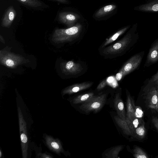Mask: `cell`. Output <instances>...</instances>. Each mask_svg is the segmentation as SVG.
Wrapping results in <instances>:
<instances>
[{"mask_svg":"<svg viewBox=\"0 0 158 158\" xmlns=\"http://www.w3.org/2000/svg\"><path fill=\"white\" fill-rule=\"evenodd\" d=\"M80 18L76 13L69 12L63 11L60 12L58 15V20L69 27L73 26L75 23Z\"/></svg>","mask_w":158,"mask_h":158,"instance_id":"7","label":"cell"},{"mask_svg":"<svg viewBox=\"0 0 158 158\" xmlns=\"http://www.w3.org/2000/svg\"><path fill=\"white\" fill-rule=\"evenodd\" d=\"M135 131L136 135L140 138H144L146 135V129L143 124L136 128Z\"/></svg>","mask_w":158,"mask_h":158,"instance_id":"21","label":"cell"},{"mask_svg":"<svg viewBox=\"0 0 158 158\" xmlns=\"http://www.w3.org/2000/svg\"><path fill=\"white\" fill-rule=\"evenodd\" d=\"M106 82L105 80H103L98 85L97 87L98 90H101L103 89L106 85Z\"/></svg>","mask_w":158,"mask_h":158,"instance_id":"24","label":"cell"},{"mask_svg":"<svg viewBox=\"0 0 158 158\" xmlns=\"http://www.w3.org/2000/svg\"><path fill=\"white\" fill-rule=\"evenodd\" d=\"M0 63L8 67L13 68L22 63V57L9 52L0 51Z\"/></svg>","mask_w":158,"mask_h":158,"instance_id":"4","label":"cell"},{"mask_svg":"<svg viewBox=\"0 0 158 158\" xmlns=\"http://www.w3.org/2000/svg\"><path fill=\"white\" fill-rule=\"evenodd\" d=\"M135 106L133 100L130 95L128 94L127 97L126 120L131 122L135 118Z\"/></svg>","mask_w":158,"mask_h":158,"instance_id":"13","label":"cell"},{"mask_svg":"<svg viewBox=\"0 0 158 158\" xmlns=\"http://www.w3.org/2000/svg\"><path fill=\"white\" fill-rule=\"evenodd\" d=\"M157 96L158 97V89H157Z\"/></svg>","mask_w":158,"mask_h":158,"instance_id":"30","label":"cell"},{"mask_svg":"<svg viewBox=\"0 0 158 158\" xmlns=\"http://www.w3.org/2000/svg\"><path fill=\"white\" fill-rule=\"evenodd\" d=\"M143 112L140 107L135 106V117L140 118L143 116Z\"/></svg>","mask_w":158,"mask_h":158,"instance_id":"22","label":"cell"},{"mask_svg":"<svg viewBox=\"0 0 158 158\" xmlns=\"http://www.w3.org/2000/svg\"><path fill=\"white\" fill-rule=\"evenodd\" d=\"M16 15V12L13 6H9L2 18L1 26L5 27H10L15 19Z\"/></svg>","mask_w":158,"mask_h":158,"instance_id":"9","label":"cell"},{"mask_svg":"<svg viewBox=\"0 0 158 158\" xmlns=\"http://www.w3.org/2000/svg\"><path fill=\"white\" fill-rule=\"evenodd\" d=\"M144 97L148 107L158 111V97L157 89L153 87L148 86L144 93Z\"/></svg>","mask_w":158,"mask_h":158,"instance_id":"6","label":"cell"},{"mask_svg":"<svg viewBox=\"0 0 158 158\" xmlns=\"http://www.w3.org/2000/svg\"><path fill=\"white\" fill-rule=\"evenodd\" d=\"M20 3L33 7H37L42 6L41 2L38 0H16Z\"/></svg>","mask_w":158,"mask_h":158,"instance_id":"18","label":"cell"},{"mask_svg":"<svg viewBox=\"0 0 158 158\" xmlns=\"http://www.w3.org/2000/svg\"><path fill=\"white\" fill-rule=\"evenodd\" d=\"M54 1H55L57 2H59L62 3H67V0H53Z\"/></svg>","mask_w":158,"mask_h":158,"instance_id":"29","label":"cell"},{"mask_svg":"<svg viewBox=\"0 0 158 158\" xmlns=\"http://www.w3.org/2000/svg\"><path fill=\"white\" fill-rule=\"evenodd\" d=\"M152 9L154 11H158V4L154 5L152 7Z\"/></svg>","mask_w":158,"mask_h":158,"instance_id":"28","label":"cell"},{"mask_svg":"<svg viewBox=\"0 0 158 158\" xmlns=\"http://www.w3.org/2000/svg\"><path fill=\"white\" fill-rule=\"evenodd\" d=\"M134 156L136 158H148L146 153L139 147H136L134 150Z\"/></svg>","mask_w":158,"mask_h":158,"instance_id":"19","label":"cell"},{"mask_svg":"<svg viewBox=\"0 0 158 158\" xmlns=\"http://www.w3.org/2000/svg\"><path fill=\"white\" fill-rule=\"evenodd\" d=\"M123 77H124L123 72V70L121 69L118 73L116 74L115 78L117 81H119Z\"/></svg>","mask_w":158,"mask_h":158,"instance_id":"23","label":"cell"},{"mask_svg":"<svg viewBox=\"0 0 158 158\" xmlns=\"http://www.w3.org/2000/svg\"><path fill=\"white\" fill-rule=\"evenodd\" d=\"M143 52L138 53L130 58L121 69L123 72L124 77L136 69L140 65L143 56Z\"/></svg>","mask_w":158,"mask_h":158,"instance_id":"5","label":"cell"},{"mask_svg":"<svg viewBox=\"0 0 158 158\" xmlns=\"http://www.w3.org/2000/svg\"><path fill=\"white\" fill-rule=\"evenodd\" d=\"M61 68L62 72L67 75H75L80 73L83 68L79 63H76L73 61H69L62 63Z\"/></svg>","mask_w":158,"mask_h":158,"instance_id":"8","label":"cell"},{"mask_svg":"<svg viewBox=\"0 0 158 158\" xmlns=\"http://www.w3.org/2000/svg\"><path fill=\"white\" fill-rule=\"evenodd\" d=\"M118 125L122 128L127 135H131L133 133L130 126L131 122L126 119H123L120 118L116 117L114 118Z\"/></svg>","mask_w":158,"mask_h":158,"instance_id":"14","label":"cell"},{"mask_svg":"<svg viewBox=\"0 0 158 158\" xmlns=\"http://www.w3.org/2000/svg\"><path fill=\"white\" fill-rule=\"evenodd\" d=\"M152 121L155 127L158 130V118L156 117H153Z\"/></svg>","mask_w":158,"mask_h":158,"instance_id":"25","label":"cell"},{"mask_svg":"<svg viewBox=\"0 0 158 158\" xmlns=\"http://www.w3.org/2000/svg\"><path fill=\"white\" fill-rule=\"evenodd\" d=\"M92 82H84L72 85L67 88L64 91L65 94H72L86 89L92 85Z\"/></svg>","mask_w":158,"mask_h":158,"instance_id":"11","label":"cell"},{"mask_svg":"<svg viewBox=\"0 0 158 158\" xmlns=\"http://www.w3.org/2000/svg\"><path fill=\"white\" fill-rule=\"evenodd\" d=\"M116 8V5L114 4L105 6L99 9L96 12L95 16L97 18L103 16L113 11Z\"/></svg>","mask_w":158,"mask_h":158,"instance_id":"15","label":"cell"},{"mask_svg":"<svg viewBox=\"0 0 158 158\" xmlns=\"http://www.w3.org/2000/svg\"><path fill=\"white\" fill-rule=\"evenodd\" d=\"M21 142L23 143H26L27 142V137L25 134H22L20 136Z\"/></svg>","mask_w":158,"mask_h":158,"instance_id":"26","label":"cell"},{"mask_svg":"<svg viewBox=\"0 0 158 158\" xmlns=\"http://www.w3.org/2000/svg\"><path fill=\"white\" fill-rule=\"evenodd\" d=\"M106 96V94L94 96L88 101L82 104L79 107L81 110L86 113L92 111L97 112L105 104Z\"/></svg>","mask_w":158,"mask_h":158,"instance_id":"3","label":"cell"},{"mask_svg":"<svg viewBox=\"0 0 158 158\" xmlns=\"http://www.w3.org/2000/svg\"><path fill=\"white\" fill-rule=\"evenodd\" d=\"M148 86L153 87L158 89V71L148 81Z\"/></svg>","mask_w":158,"mask_h":158,"instance_id":"20","label":"cell"},{"mask_svg":"<svg viewBox=\"0 0 158 158\" xmlns=\"http://www.w3.org/2000/svg\"><path fill=\"white\" fill-rule=\"evenodd\" d=\"M0 157H1V152H0Z\"/></svg>","mask_w":158,"mask_h":158,"instance_id":"31","label":"cell"},{"mask_svg":"<svg viewBox=\"0 0 158 158\" xmlns=\"http://www.w3.org/2000/svg\"><path fill=\"white\" fill-rule=\"evenodd\" d=\"M82 25L79 23L66 29H56L52 35V40L55 43L70 41L75 39L79 35Z\"/></svg>","mask_w":158,"mask_h":158,"instance_id":"1","label":"cell"},{"mask_svg":"<svg viewBox=\"0 0 158 158\" xmlns=\"http://www.w3.org/2000/svg\"><path fill=\"white\" fill-rule=\"evenodd\" d=\"M158 60V40L155 41L150 48L147 55L145 66H149Z\"/></svg>","mask_w":158,"mask_h":158,"instance_id":"10","label":"cell"},{"mask_svg":"<svg viewBox=\"0 0 158 158\" xmlns=\"http://www.w3.org/2000/svg\"><path fill=\"white\" fill-rule=\"evenodd\" d=\"M127 28L128 27H126L117 31L106 40L102 45V47L103 48L114 42L120 36L123 34L127 30Z\"/></svg>","mask_w":158,"mask_h":158,"instance_id":"17","label":"cell"},{"mask_svg":"<svg viewBox=\"0 0 158 158\" xmlns=\"http://www.w3.org/2000/svg\"><path fill=\"white\" fill-rule=\"evenodd\" d=\"M94 96V94L92 92L80 95L75 98L73 102L74 104H82L89 100Z\"/></svg>","mask_w":158,"mask_h":158,"instance_id":"16","label":"cell"},{"mask_svg":"<svg viewBox=\"0 0 158 158\" xmlns=\"http://www.w3.org/2000/svg\"><path fill=\"white\" fill-rule=\"evenodd\" d=\"M130 34H128L120 40L105 48L103 53L106 55L116 54L120 53L136 42Z\"/></svg>","mask_w":158,"mask_h":158,"instance_id":"2","label":"cell"},{"mask_svg":"<svg viewBox=\"0 0 158 158\" xmlns=\"http://www.w3.org/2000/svg\"><path fill=\"white\" fill-rule=\"evenodd\" d=\"M114 107L120 118L126 119L123 103L120 98L119 94H116L114 100Z\"/></svg>","mask_w":158,"mask_h":158,"instance_id":"12","label":"cell"},{"mask_svg":"<svg viewBox=\"0 0 158 158\" xmlns=\"http://www.w3.org/2000/svg\"><path fill=\"white\" fill-rule=\"evenodd\" d=\"M51 144L52 147L55 149H57L59 148V145L56 142H52Z\"/></svg>","mask_w":158,"mask_h":158,"instance_id":"27","label":"cell"}]
</instances>
